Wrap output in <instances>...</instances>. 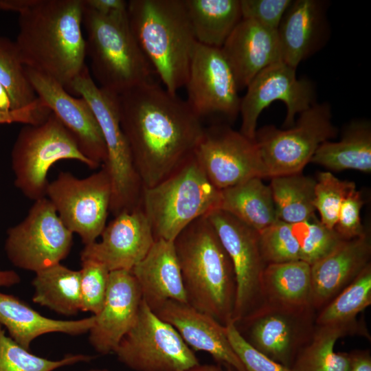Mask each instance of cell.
Segmentation results:
<instances>
[{
  "label": "cell",
  "instance_id": "obj_1",
  "mask_svg": "<svg viewBox=\"0 0 371 371\" xmlns=\"http://www.w3.org/2000/svg\"><path fill=\"white\" fill-rule=\"evenodd\" d=\"M122 129L143 188L175 172L196 148L204 131L186 100L156 81L117 95Z\"/></svg>",
  "mask_w": 371,
  "mask_h": 371
},
{
  "label": "cell",
  "instance_id": "obj_2",
  "mask_svg": "<svg viewBox=\"0 0 371 371\" xmlns=\"http://www.w3.org/2000/svg\"><path fill=\"white\" fill-rule=\"evenodd\" d=\"M82 12V0H38L19 17L15 44L22 63L68 92L87 66Z\"/></svg>",
  "mask_w": 371,
  "mask_h": 371
},
{
  "label": "cell",
  "instance_id": "obj_3",
  "mask_svg": "<svg viewBox=\"0 0 371 371\" xmlns=\"http://www.w3.org/2000/svg\"><path fill=\"white\" fill-rule=\"evenodd\" d=\"M173 243L188 303L224 326L232 322L235 273L207 217L192 222Z\"/></svg>",
  "mask_w": 371,
  "mask_h": 371
},
{
  "label": "cell",
  "instance_id": "obj_4",
  "mask_svg": "<svg viewBox=\"0 0 371 371\" xmlns=\"http://www.w3.org/2000/svg\"><path fill=\"white\" fill-rule=\"evenodd\" d=\"M132 33L155 74L171 93L184 87L197 43L184 0H130Z\"/></svg>",
  "mask_w": 371,
  "mask_h": 371
},
{
  "label": "cell",
  "instance_id": "obj_5",
  "mask_svg": "<svg viewBox=\"0 0 371 371\" xmlns=\"http://www.w3.org/2000/svg\"><path fill=\"white\" fill-rule=\"evenodd\" d=\"M82 26L86 54L100 88L120 95L155 81V73L132 33L127 12L104 15L83 4Z\"/></svg>",
  "mask_w": 371,
  "mask_h": 371
},
{
  "label": "cell",
  "instance_id": "obj_6",
  "mask_svg": "<svg viewBox=\"0 0 371 371\" xmlns=\"http://www.w3.org/2000/svg\"><path fill=\"white\" fill-rule=\"evenodd\" d=\"M220 192L194 153L167 178L143 188L142 208L155 240L174 241L192 222L218 209Z\"/></svg>",
  "mask_w": 371,
  "mask_h": 371
},
{
  "label": "cell",
  "instance_id": "obj_7",
  "mask_svg": "<svg viewBox=\"0 0 371 371\" xmlns=\"http://www.w3.org/2000/svg\"><path fill=\"white\" fill-rule=\"evenodd\" d=\"M69 92L87 102L100 128L106 150L103 165L111 181L110 212L115 216L141 207L143 186L120 125L117 95L97 85L87 67L74 80Z\"/></svg>",
  "mask_w": 371,
  "mask_h": 371
},
{
  "label": "cell",
  "instance_id": "obj_8",
  "mask_svg": "<svg viewBox=\"0 0 371 371\" xmlns=\"http://www.w3.org/2000/svg\"><path fill=\"white\" fill-rule=\"evenodd\" d=\"M62 159L77 160L91 169L97 168L53 113L41 123L25 124L11 153L15 186L30 199L46 197L48 171Z\"/></svg>",
  "mask_w": 371,
  "mask_h": 371
},
{
  "label": "cell",
  "instance_id": "obj_9",
  "mask_svg": "<svg viewBox=\"0 0 371 371\" xmlns=\"http://www.w3.org/2000/svg\"><path fill=\"white\" fill-rule=\"evenodd\" d=\"M332 118L330 103L317 102L289 128L267 125L257 129L254 141L265 178L302 172L319 146L337 136Z\"/></svg>",
  "mask_w": 371,
  "mask_h": 371
},
{
  "label": "cell",
  "instance_id": "obj_10",
  "mask_svg": "<svg viewBox=\"0 0 371 371\" xmlns=\"http://www.w3.org/2000/svg\"><path fill=\"white\" fill-rule=\"evenodd\" d=\"M114 353L135 371H188L200 364L175 328L159 318L143 299L133 325Z\"/></svg>",
  "mask_w": 371,
  "mask_h": 371
},
{
  "label": "cell",
  "instance_id": "obj_11",
  "mask_svg": "<svg viewBox=\"0 0 371 371\" xmlns=\"http://www.w3.org/2000/svg\"><path fill=\"white\" fill-rule=\"evenodd\" d=\"M316 316L312 306L291 307L264 302L234 324L252 347L290 369L313 337Z\"/></svg>",
  "mask_w": 371,
  "mask_h": 371
},
{
  "label": "cell",
  "instance_id": "obj_12",
  "mask_svg": "<svg viewBox=\"0 0 371 371\" xmlns=\"http://www.w3.org/2000/svg\"><path fill=\"white\" fill-rule=\"evenodd\" d=\"M85 178L60 172L49 182L46 198L65 227L81 238L85 245L96 241L106 225L112 194L107 168Z\"/></svg>",
  "mask_w": 371,
  "mask_h": 371
},
{
  "label": "cell",
  "instance_id": "obj_13",
  "mask_svg": "<svg viewBox=\"0 0 371 371\" xmlns=\"http://www.w3.org/2000/svg\"><path fill=\"white\" fill-rule=\"evenodd\" d=\"M73 234L44 197L34 201L25 218L8 229L5 251L14 266L36 273L68 256Z\"/></svg>",
  "mask_w": 371,
  "mask_h": 371
},
{
  "label": "cell",
  "instance_id": "obj_14",
  "mask_svg": "<svg viewBox=\"0 0 371 371\" xmlns=\"http://www.w3.org/2000/svg\"><path fill=\"white\" fill-rule=\"evenodd\" d=\"M246 89L240 100L239 131L251 140L255 139L260 115L272 102L281 101L285 104L286 113L282 124L285 128L294 124L297 115L317 102L313 82L308 78H297L296 69L282 61L261 71Z\"/></svg>",
  "mask_w": 371,
  "mask_h": 371
},
{
  "label": "cell",
  "instance_id": "obj_15",
  "mask_svg": "<svg viewBox=\"0 0 371 371\" xmlns=\"http://www.w3.org/2000/svg\"><path fill=\"white\" fill-rule=\"evenodd\" d=\"M232 261L236 295L232 322L236 323L263 303L262 277L266 267L258 232L220 209L206 215Z\"/></svg>",
  "mask_w": 371,
  "mask_h": 371
},
{
  "label": "cell",
  "instance_id": "obj_16",
  "mask_svg": "<svg viewBox=\"0 0 371 371\" xmlns=\"http://www.w3.org/2000/svg\"><path fill=\"white\" fill-rule=\"evenodd\" d=\"M194 155L208 179L219 190L251 178H265L255 141L228 125L204 128Z\"/></svg>",
  "mask_w": 371,
  "mask_h": 371
},
{
  "label": "cell",
  "instance_id": "obj_17",
  "mask_svg": "<svg viewBox=\"0 0 371 371\" xmlns=\"http://www.w3.org/2000/svg\"><path fill=\"white\" fill-rule=\"evenodd\" d=\"M184 87L186 102L201 119L218 115L233 121L239 115V89L221 48L196 43Z\"/></svg>",
  "mask_w": 371,
  "mask_h": 371
},
{
  "label": "cell",
  "instance_id": "obj_18",
  "mask_svg": "<svg viewBox=\"0 0 371 371\" xmlns=\"http://www.w3.org/2000/svg\"><path fill=\"white\" fill-rule=\"evenodd\" d=\"M26 72L37 96L74 137L81 153L98 168L106 159V150L97 119L87 102L74 98L52 78L29 68Z\"/></svg>",
  "mask_w": 371,
  "mask_h": 371
},
{
  "label": "cell",
  "instance_id": "obj_19",
  "mask_svg": "<svg viewBox=\"0 0 371 371\" xmlns=\"http://www.w3.org/2000/svg\"><path fill=\"white\" fill-rule=\"evenodd\" d=\"M100 241L85 245L80 260L104 265L109 271H131L148 254L155 239L142 208L124 212L106 225Z\"/></svg>",
  "mask_w": 371,
  "mask_h": 371
},
{
  "label": "cell",
  "instance_id": "obj_20",
  "mask_svg": "<svg viewBox=\"0 0 371 371\" xmlns=\"http://www.w3.org/2000/svg\"><path fill=\"white\" fill-rule=\"evenodd\" d=\"M142 300L131 271H110L105 300L89 330L91 346L101 355L115 352L133 325Z\"/></svg>",
  "mask_w": 371,
  "mask_h": 371
},
{
  "label": "cell",
  "instance_id": "obj_21",
  "mask_svg": "<svg viewBox=\"0 0 371 371\" xmlns=\"http://www.w3.org/2000/svg\"><path fill=\"white\" fill-rule=\"evenodd\" d=\"M328 5L324 0L292 1L277 29L282 62L297 69L325 45L330 36Z\"/></svg>",
  "mask_w": 371,
  "mask_h": 371
},
{
  "label": "cell",
  "instance_id": "obj_22",
  "mask_svg": "<svg viewBox=\"0 0 371 371\" xmlns=\"http://www.w3.org/2000/svg\"><path fill=\"white\" fill-rule=\"evenodd\" d=\"M154 312L172 326L193 350L210 354L219 364L245 371L228 339L226 326L188 302L168 300Z\"/></svg>",
  "mask_w": 371,
  "mask_h": 371
},
{
  "label": "cell",
  "instance_id": "obj_23",
  "mask_svg": "<svg viewBox=\"0 0 371 371\" xmlns=\"http://www.w3.org/2000/svg\"><path fill=\"white\" fill-rule=\"evenodd\" d=\"M239 91L267 67L282 61L277 30L243 19L221 47Z\"/></svg>",
  "mask_w": 371,
  "mask_h": 371
},
{
  "label": "cell",
  "instance_id": "obj_24",
  "mask_svg": "<svg viewBox=\"0 0 371 371\" xmlns=\"http://www.w3.org/2000/svg\"><path fill=\"white\" fill-rule=\"evenodd\" d=\"M370 235L341 241L311 265V306L317 312L346 288L370 264Z\"/></svg>",
  "mask_w": 371,
  "mask_h": 371
},
{
  "label": "cell",
  "instance_id": "obj_25",
  "mask_svg": "<svg viewBox=\"0 0 371 371\" xmlns=\"http://www.w3.org/2000/svg\"><path fill=\"white\" fill-rule=\"evenodd\" d=\"M131 272L153 311L168 300L188 302L173 241L156 240Z\"/></svg>",
  "mask_w": 371,
  "mask_h": 371
},
{
  "label": "cell",
  "instance_id": "obj_26",
  "mask_svg": "<svg viewBox=\"0 0 371 371\" xmlns=\"http://www.w3.org/2000/svg\"><path fill=\"white\" fill-rule=\"evenodd\" d=\"M95 316L77 320H60L45 317L18 297L0 292V324L10 337L29 350L38 337L50 333L80 335L93 326Z\"/></svg>",
  "mask_w": 371,
  "mask_h": 371
},
{
  "label": "cell",
  "instance_id": "obj_27",
  "mask_svg": "<svg viewBox=\"0 0 371 371\" xmlns=\"http://www.w3.org/2000/svg\"><path fill=\"white\" fill-rule=\"evenodd\" d=\"M353 335L370 337L360 322L317 325L312 339L296 357L291 371H349L350 353L335 352L334 348L339 338Z\"/></svg>",
  "mask_w": 371,
  "mask_h": 371
},
{
  "label": "cell",
  "instance_id": "obj_28",
  "mask_svg": "<svg viewBox=\"0 0 371 371\" xmlns=\"http://www.w3.org/2000/svg\"><path fill=\"white\" fill-rule=\"evenodd\" d=\"M310 162L334 171L356 170L370 173V123L363 120L351 122L339 141L322 143Z\"/></svg>",
  "mask_w": 371,
  "mask_h": 371
},
{
  "label": "cell",
  "instance_id": "obj_29",
  "mask_svg": "<svg viewBox=\"0 0 371 371\" xmlns=\"http://www.w3.org/2000/svg\"><path fill=\"white\" fill-rule=\"evenodd\" d=\"M220 192L218 209L257 232L278 220L270 187L261 178H251Z\"/></svg>",
  "mask_w": 371,
  "mask_h": 371
},
{
  "label": "cell",
  "instance_id": "obj_30",
  "mask_svg": "<svg viewBox=\"0 0 371 371\" xmlns=\"http://www.w3.org/2000/svg\"><path fill=\"white\" fill-rule=\"evenodd\" d=\"M198 43L221 48L242 19L240 0H184Z\"/></svg>",
  "mask_w": 371,
  "mask_h": 371
},
{
  "label": "cell",
  "instance_id": "obj_31",
  "mask_svg": "<svg viewBox=\"0 0 371 371\" xmlns=\"http://www.w3.org/2000/svg\"><path fill=\"white\" fill-rule=\"evenodd\" d=\"M262 293L263 302L291 307L311 306V265L303 260L267 265Z\"/></svg>",
  "mask_w": 371,
  "mask_h": 371
},
{
  "label": "cell",
  "instance_id": "obj_32",
  "mask_svg": "<svg viewBox=\"0 0 371 371\" xmlns=\"http://www.w3.org/2000/svg\"><path fill=\"white\" fill-rule=\"evenodd\" d=\"M32 284L34 303L65 316L81 311L80 270L58 263L36 272Z\"/></svg>",
  "mask_w": 371,
  "mask_h": 371
},
{
  "label": "cell",
  "instance_id": "obj_33",
  "mask_svg": "<svg viewBox=\"0 0 371 371\" xmlns=\"http://www.w3.org/2000/svg\"><path fill=\"white\" fill-rule=\"evenodd\" d=\"M269 185L278 219L293 224L314 216L316 180L300 173L271 178Z\"/></svg>",
  "mask_w": 371,
  "mask_h": 371
},
{
  "label": "cell",
  "instance_id": "obj_34",
  "mask_svg": "<svg viewBox=\"0 0 371 371\" xmlns=\"http://www.w3.org/2000/svg\"><path fill=\"white\" fill-rule=\"evenodd\" d=\"M371 304V264L317 311L316 325L347 324L358 322L357 315Z\"/></svg>",
  "mask_w": 371,
  "mask_h": 371
},
{
  "label": "cell",
  "instance_id": "obj_35",
  "mask_svg": "<svg viewBox=\"0 0 371 371\" xmlns=\"http://www.w3.org/2000/svg\"><path fill=\"white\" fill-rule=\"evenodd\" d=\"M0 83L11 102V110L23 109L38 96L30 82L15 42L0 36Z\"/></svg>",
  "mask_w": 371,
  "mask_h": 371
},
{
  "label": "cell",
  "instance_id": "obj_36",
  "mask_svg": "<svg viewBox=\"0 0 371 371\" xmlns=\"http://www.w3.org/2000/svg\"><path fill=\"white\" fill-rule=\"evenodd\" d=\"M94 357L68 355L59 360H49L33 355L5 334L0 324V371H54L61 367L89 362Z\"/></svg>",
  "mask_w": 371,
  "mask_h": 371
},
{
  "label": "cell",
  "instance_id": "obj_37",
  "mask_svg": "<svg viewBox=\"0 0 371 371\" xmlns=\"http://www.w3.org/2000/svg\"><path fill=\"white\" fill-rule=\"evenodd\" d=\"M291 227L299 245L301 260L310 265L327 256L344 240L316 216L291 224Z\"/></svg>",
  "mask_w": 371,
  "mask_h": 371
},
{
  "label": "cell",
  "instance_id": "obj_38",
  "mask_svg": "<svg viewBox=\"0 0 371 371\" xmlns=\"http://www.w3.org/2000/svg\"><path fill=\"white\" fill-rule=\"evenodd\" d=\"M355 189L352 181L341 180L328 171L319 172L315 186L313 205L319 213L320 222L333 229L343 201Z\"/></svg>",
  "mask_w": 371,
  "mask_h": 371
},
{
  "label": "cell",
  "instance_id": "obj_39",
  "mask_svg": "<svg viewBox=\"0 0 371 371\" xmlns=\"http://www.w3.org/2000/svg\"><path fill=\"white\" fill-rule=\"evenodd\" d=\"M258 235L260 253L266 265L301 260L291 224L278 219L258 232Z\"/></svg>",
  "mask_w": 371,
  "mask_h": 371
},
{
  "label": "cell",
  "instance_id": "obj_40",
  "mask_svg": "<svg viewBox=\"0 0 371 371\" xmlns=\"http://www.w3.org/2000/svg\"><path fill=\"white\" fill-rule=\"evenodd\" d=\"M80 271L81 311L96 315L105 300L110 271L104 265L90 260L81 261Z\"/></svg>",
  "mask_w": 371,
  "mask_h": 371
},
{
  "label": "cell",
  "instance_id": "obj_41",
  "mask_svg": "<svg viewBox=\"0 0 371 371\" xmlns=\"http://www.w3.org/2000/svg\"><path fill=\"white\" fill-rule=\"evenodd\" d=\"M225 326L229 342L245 371H291L289 368L273 361L252 347L240 335L232 322Z\"/></svg>",
  "mask_w": 371,
  "mask_h": 371
},
{
  "label": "cell",
  "instance_id": "obj_42",
  "mask_svg": "<svg viewBox=\"0 0 371 371\" xmlns=\"http://www.w3.org/2000/svg\"><path fill=\"white\" fill-rule=\"evenodd\" d=\"M293 0H240L242 18L277 30Z\"/></svg>",
  "mask_w": 371,
  "mask_h": 371
},
{
  "label": "cell",
  "instance_id": "obj_43",
  "mask_svg": "<svg viewBox=\"0 0 371 371\" xmlns=\"http://www.w3.org/2000/svg\"><path fill=\"white\" fill-rule=\"evenodd\" d=\"M363 203L362 196L357 189L352 191L343 201L333 228L342 240L358 238L367 232L360 216Z\"/></svg>",
  "mask_w": 371,
  "mask_h": 371
},
{
  "label": "cell",
  "instance_id": "obj_44",
  "mask_svg": "<svg viewBox=\"0 0 371 371\" xmlns=\"http://www.w3.org/2000/svg\"><path fill=\"white\" fill-rule=\"evenodd\" d=\"M51 113L50 109L38 97L29 106L8 112L0 111V124L23 123L38 124L43 122Z\"/></svg>",
  "mask_w": 371,
  "mask_h": 371
},
{
  "label": "cell",
  "instance_id": "obj_45",
  "mask_svg": "<svg viewBox=\"0 0 371 371\" xmlns=\"http://www.w3.org/2000/svg\"><path fill=\"white\" fill-rule=\"evenodd\" d=\"M82 2L86 7L104 15L127 12L128 1L124 0H82Z\"/></svg>",
  "mask_w": 371,
  "mask_h": 371
},
{
  "label": "cell",
  "instance_id": "obj_46",
  "mask_svg": "<svg viewBox=\"0 0 371 371\" xmlns=\"http://www.w3.org/2000/svg\"><path fill=\"white\" fill-rule=\"evenodd\" d=\"M350 367L349 371H371V355L370 350H361L350 352Z\"/></svg>",
  "mask_w": 371,
  "mask_h": 371
},
{
  "label": "cell",
  "instance_id": "obj_47",
  "mask_svg": "<svg viewBox=\"0 0 371 371\" xmlns=\"http://www.w3.org/2000/svg\"><path fill=\"white\" fill-rule=\"evenodd\" d=\"M38 0H0V11H13L19 14L33 6Z\"/></svg>",
  "mask_w": 371,
  "mask_h": 371
},
{
  "label": "cell",
  "instance_id": "obj_48",
  "mask_svg": "<svg viewBox=\"0 0 371 371\" xmlns=\"http://www.w3.org/2000/svg\"><path fill=\"white\" fill-rule=\"evenodd\" d=\"M20 281L21 278L16 271L0 268V286H12Z\"/></svg>",
  "mask_w": 371,
  "mask_h": 371
},
{
  "label": "cell",
  "instance_id": "obj_49",
  "mask_svg": "<svg viewBox=\"0 0 371 371\" xmlns=\"http://www.w3.org/2000/svg\"><path fill=\"white\" fill-rule=\"evenodd\" d=\"M87 371H110L106 369H91ZM188 371H225L224 366L221 364H199V366Z\"/></svg>",
  "mask_w": 371,
  "mask_h": 371
},
{
  "label": "cell",
  "instance_id": "obj_50",
  "mask_svg": "<svg viewBox=\"0 0 371 371\" xmlns=\"http://www.w3.org/2000/svg\"><path fill=\"white\" fill-rule=\"evenodd\" d=\"M11 111V102L5 89L0 83V111Z\"/></svg>",
  "mask_w": 371,
  "mask_h": 371
},
{
  "label": "cell",
  "instance_id": "obj_51",
  "mask_svg": "<svg viewBox=\"0 0 371 371\" xmlns=\"http://www.w3.org/2000/svg\"><path fill=\"white\" fill-rule=\"evenodd\" d=\"M225 368V371H236L234 368L227 366V365H223Z\"/></svg>",
  "mask_w": 371,
  "mask_h": 371
}]
</instances>
